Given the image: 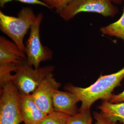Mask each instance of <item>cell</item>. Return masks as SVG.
<instances>
[{
	"label": "cell",
	"instance_id": "cell-1",
	"mask_svg": "<svg viewBox=\"0 0 124 124\" xmlns=\"http://www.w3.org/2000/svg\"><path fill=\"white\" fill-rule=\"evenodd\" d=\"M124 78V66L120 70L111 74L101 75L93 84L87 87L67 85L65 89L74 93L81 102L79 111L91 108L94 102L99 100L109 101L115 89L119 86Z\"/></svg>",
	"mask_w": 124,
	"mask_h": 124
},
{
	"label": "cell",
	"instance_id": "cell-2",
	"mask_svg": "<svg viewBox=\"0 0 124 124\" xmlns=\"http://www.w3.org/2000/svg\"><path fill=\"white\" fill-rule=\"evenodd\" d=\"M36 17L31 7L23 8L18 13V17L6 15L0 11V31L10 38L21 51L25 53L23 39Z\"/></svg>",
	"mask_w": 124,
	"mask_h": 124
},
{
	"label": "cell",
	"instance_id": "cell-3",
	"mask_svg": "<svg viewBox=\"0 0 124 124\" xmlns=\"http://www.w3.org/2000/svg\"><path fill=\"white\" fill-rule=\"evenodd\" d=\"M53 66L36 69L26 61L23 62L13 75V82L19 94L31 95L41 83L45 78L53 73Z\"/></svg>",
	"mask_w": 124,
	"mask_h": 124
},
{
	"label": "cell",
	"instance_id": "cell-4",
	"mask_svg": "<svg viewBox=\"0 0 124 124\" xmlns=\"http://www.w3.org/2000/svg\"><path fill=\"white\" fill-rule=\"evenodd\" d=\"M0 124L23 122L19 108V94L12 80L0 85Z\"/></svg>",
	"mask_w": 124,
	"mask_h": 124
},
{
	"label": "cell",
	"instance_id": "cell-5",
	"mask_svg": "<svg viewBox=\"0 0 124 124\" xmlns=\"http://www.w3.org/2000/svg\"><path fill=\"white\" fill-rule=\"evenodd\" d=\"M82 12L99 13L104 17H114L118 9L109 0H72L58 13L65 21Z\"/></svg>",
	"mask_w": 124,
	"mask_h": 124
},
{
	"label": "cell",
	"instance_id": "cell-6",
	"mask_svg": "<svg viewBox=\"0 0 124 124\" xmlns=\"http://www.w3.org/2000/svg\"><path fill=\"white\" fill-rule=\"evenodd\" d=\"M43 18V14H37L36 20L31 28V32L25 45V52L28 63L36 69L40 68V62L50 60L53 52L42 44L40 39V28Z\"/></svg>",
	"mask_w": 124,
	"mask_h": 124
},
{
	"label": "cell",
	"instance_id": "cell-7",
	"mask_svg": "<svg viewBox=\"0 0 124 124\" xmlns=\"http://www.w3.org/2000/svg\"><path fill=\"white\" fill-rule=\"evenodd\" d=\"M61 84L54 77L53 73L47 75L31 95L41 111L47 115L54 111L53 107V97L55 90Z\"/></svg>",
	"mask_w": 124,
	"mask_h": 124
},
{
	"label": "cell",
	"instance_id": "cell-8",
	"mask_svg": "<svg viewBox=\"0 0 124 124\" xmlns=\"http://www.w3.org/2000/svg\"><path fill=\"white\" fill-rule=\"evenodd\" d=\"M80 102L78 97L70 92L55 90L53 97V107L55 111L69 116L75 115L79 112L77 103Z\"/></svg>",
	"mask_w": 124,
	"mask_h": 124
},
{
	"label": "cell",
	"instance_id": "cell-9",
	"mask_svg": "<svg viewBox=\"0 0 124 124\" xmlns=\"http://www.w3.org/2000/svg\"><path fill=\"white\" fill-rule=\"evenodd\" d=\"M19 108L24 124H39L47 115L40 109L31 94H19Z\"/></svg>",
	"mask_w": 124,
	"mask_h": 124
},
{
	"label": "cell",
	"instance_id": "cell-10",
	"mask_svg": "<svg viewBox=\"0 0 124 124\" xmlns=\"http://www.w3.org/2000/svg\"><path fill=\"white\" fill-rule=\"evenodd\" d=\"M27 60L26 54L14 42L0 37V65L11 63L21 64Z\"/></svg>",
	"mask_w": 124,
	"mask_h": 124
},
{
	"label": "cell",
	"instance_id": "cell-11",
	"mask_svg": "<svg viewBox=\"0 0 124 124\" xmlns=\"http://www.w3.org/2000/svg\"><path fill=\"white\" fill-rule=\"evenodd\" d=\"M98 108L100 113L108 120L124 124V102L112 103L108 101H102Z\"/></svg>",
	"mask_w": 124,
	"mask_h": 124
},
{
	"label": "cell",
	"instance_id": "cell-12",
	"mask_svg": "<svg viewBox=\"0 0 124 124\" xmlns=\"http://www.w3.org/2000/svg\"><path fill=\"white\" fill-rule=\"evenodd\" d=\"M103 35L114 36L123 40L124 42V8L121 17L115 22L101 28Z\"/></svg>",
	"mask_w": 124,
	"mask_h": 124
},
{
	"label": "cell",
	"instance_id": "cell-13",
	"mask_svg": "<svg viewBox=\"0 0 124 124\" xmlns=\"http://www.w3.org/2000/svg\"><path fill=\"white\" fill-rule=\"evenodd\" d=\"M93 118L91 108L80 111L76 115L70 116L65 124H93Z\"/></svg>",
	"mask_w": 124,
	"mask_h": 124
},
{
	"label": "cell",
	"instance_id": "cell-14",
	"mask_svg": "<svg viewBox=\"0 0 124 124\" xmlns=\"http://www.w3.org/2000/svg\"><path fill=\"white\" fill-rule=\"evenodd\" d=\"M69 115L57 111L46 115L38 124H65Z\"/></svg>",
	"mask_w": 124,
	"mask_h": 124
},
{
	"label": "cell",
	"instance_id": "cell-15",
	"mask_svg": "<svg viewBox=\"0 0 124 124\" xmlns=\"http://www.w3.org/2000/svg\"><path fill=\"white\" fill-rule=\"evenodd\" d=\"M46 5L50 9H55L56 13H59L66 7L72 0H40Z\"/></svg>",
	"mask_w": 124,
	"mask_h": 124
},
{
	"label": "cell",
	"instance_id": "cell-16",
	"mask_svg": "<svg viewBox=\"0 0 124 124\" xmlns=\"http://www.w3.org/2000/svg\"><path fill=\"white\" fill-rule=\"evenodd\" d=\"M13 0H16L21 2L23 3L27 4L38 5L48 8L46 5L43 2L41 1L40 0H0V6L1 8H3L7 3Z\"/></svg>",
	"mask_w": 124,
	"mask_h": 124
},
{
	"label": "cell",
	"instance_id": "cell-17",
	"mask_svg": "<svg viewBox=\"0 0 124 124\" xmlns=\"http://www.w3.org/2000/svg\"><path fill=\"white\" fill-rule=\"evenodd\" d=\"M93 116L95 120V124H124L112 122L104 117L100 112H93Z\"/></svg>",
	"mask_w": 124,
	"mask_h": 124
},
{
	"label": "cell",
	"instance_id": "cell-18",
	"mask_svg": "<svg viewBox=\"0 0 124 124\" xmlns=\"http://www.w3.org/2000/svg\"><path fill=\"white\" fill-rule=\"evenodd\" d=\"M109 102L112 103L124 102V90L117 94H113Z\"/></svg>",
	"mask_w": 124,
	"mask_h": 124
},
{
	"label": "cell",
	"instance_id": "cell-19",
	"mask_svg": "<svg viewBox=\"0 0 124 124\" xmlns=\"http://www.w3.org/2000/svg\"><path fill=\"white\" fill-rule=\"evenodd\" d=\"M110 0L111 2H114L116 3H120L124 0Z\"/></svg>",
	"mask_w": 124,
	"mask_h": 124
}]
</instances>
